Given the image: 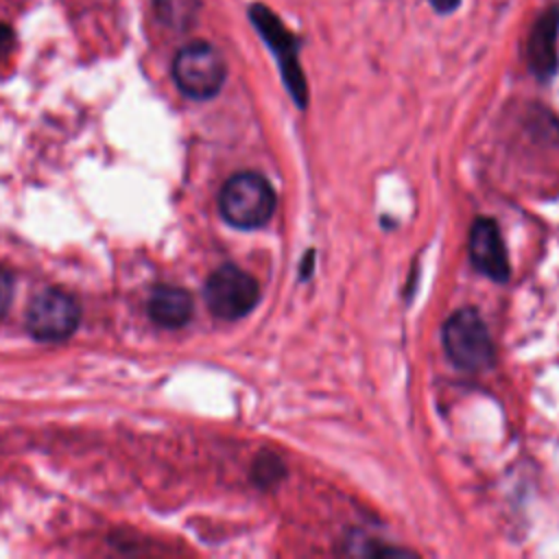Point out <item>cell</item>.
Here are the masks:
<instances>
[{
	"instance_id": "1",
	"label": "cell",
	"mask_w": 559,
	"mask_h": 559,
	"mask_svg": "<svg viewBox=\"0 0 559 559\" xmlns=\"http://www.w3.org/2000/svg\"><path fill=\"white\" fill-rule=\"evenodd\" d=\"M218 210L231 227L258 229L275 212V190L260 173H236L218 194Z\"/></svg>"
},
{
	"instance_id": "2",
	"label": "cell",
	"mask_w": 559,
	"mask_h": 559,
	"mask_svg": "<svg viewBox=\"0 0 559 559\" xmlns=\"http://www.w3.org/2000/svg\"><path fill=\"white\" fill-rule=\"evenodd\" d=\"M249 20L258 31V35L264 39V44L269 46V50L275 55L282 81L288 94L293 96L295 105L304 109L308 105V83L299 66V39L280 20V15L262 2L249 4Z\"/></svg>"
},
{
	"instance_id": "3",
	"label": "cell",
	"mask_w": 559,
	"mask_h": 559,
	"mask_svg": "<svg viewBox=\"0 0 559 559\" xmlns=\"http://www.w3.org/2000/svg\"><path fill=\"white\" fill-rule=\"evenodd\" d=\"M443 347L448 358L465 371H483L496 362V347L487 323L476 308H461L443 323Z\"/></svg>"
},
{
	"instance_id": "4",
	"label": "cell",
	"mask_w": 559,
	"mask_h": 559,
	"mask_svg": "<svg viewBox=\"0 0 559 559\" xmlns=\"http://www.w3.org/2000/svg\"><path fill=\"white\" fill-rule=\"evenodd\" d=\"M225 59L210 41H190L175 55L173 79L181 94L194 100H207L216 96L225 83Z\"/></svg>"
},
{
	"instance_id": "5",
	"label": "cell",
	"mask_w": 559,
	"mask_h": 559,
	"mask_svg": "<svg viewBox=\"0 0 559 559\" xmlns=\"http://www.w3.org/2000/svg\"><path fill=\"white\" fill-rule=\"evenodd\" d=\"M203 295L214 317L234 321L249 314L255 308L260 299V286L255 277L242 271L240 266L223 264L207 277Z\"/></svg>"
},
{
	"instance_id": "6",
	"label": "cell",
	"mask_w": 559,
	"mask_h": 559,
	"mask_svg": "<svg viewBox=\"0 0 559 559\" xmlns=\"http://www.w3.org/2000/svg\"><path fill=\"white\" fill-rule=\"evenodd\" d=\"M81 321L79 301L59 288H46L37 293L26 310L28 332L44 343H57L68 338Z\"/></svg>"
},
{
	"instance_id": "7",
	"label": "cell",
	"mask_w": 559,
	"mask_h": 559,
	"mask_svg": "<svg viewBox=\"0 0 559 559\" xmlns=\"http://www.w3.org/2000/svg\"><path fill=\"white\" fill-rule=\"evenodd\" d=\"M472 264L493 282H507L511 266L500 227L489 216H478L469 229Z\"/></svg>"
},
{
	"instance_id": "8",
	"label": "cell",
	"mask_w": 559,
	"mask_h": 559,
	"mask_svg": "<svg viewBox=\"0 0 559 559\" xmlns=\"http://www.w3.org/2000/svg\"><path fill=\"white\" fill-rule=\"evenodd\" d=\"M559 4L546 7L531 26L526 41V59L537 81L546 83L559 66Z\"/></svg>"
},
{
	"instance_id": "9",
	"label": "cell",
	"mask_w": 559,
	"mask_h": 559,
	"mask_svg": "<svg viewBox=\"0 0 559 559\" xmlns=\"http://www.w3.org/2000/svg\"><path fill=\"white\" fill-rule=\"evenodd\" d=\"M194 310L192 295L181 286H157L148 299V314L151 319L168 330L181 328L190 321Z\"/></svg>"
},
{
	"instance_id": "10",
	"label": "cell",
	"mask_w": 559,
	"mask_h": 559,
	"mask_svg": "<svg viewBox=\"0 0 559 559\" xmlns=\"http://www.w3.org/2000/svg\"><path fill=\"white\" fill-rule=\"evenodd\" d=\"M153 4L159 22L175 31L190 28L197 22L201 9V0H155Z\"/></svg>"
},
{
	"instance_id": "11",
	"label": "cell",
	"mask_w": 559,
	"mask_h": 559,
	"mask_svg": "<svg viewBox=\"0 0 559 559\" xmlns=\"http://www.w3.org/2000/svg\"><path fill=\"white\" fill-rule=\"evenodd\" d=\"M284 474H286L284 463H282V459L275 456L273 452H271V454H269V452L260 454L258 461H255V465H253V478H255V483H258L260 487H271V485H275L277 480L284 478Z\"/></svg>"
},
{
	"instance_id": "12",
	"label": "cell",
	"mask_w": 559,
	"mask_h": 559,
	"mask_svg": "<svg viewBox=\"0 0 559 559\" xmlns=\"http://www.w3.org/2000/svg\"><path fill=\"white\" fill-rule=\"evenodd\" d=\"M11 297H13V277L9 271L0 266V317H4L7 308L11 306Z\"/></svg>"
},
{
	"instance_id": "13",
	"label": "cell",
	"mask_w": 559,
	"mask_h": 559,
	"mask_svg": "<svg viewBox=\"0 0 559 559\" xmlns=\"http://www.w3.org/2000/svg\"><path fill=\"white\" fill-rule=\"evenodd\" d=\"M428 2L437 13H452L461 4V0H428Z\"/></svg>"
},
{
	"instance_id": "14",
	"label": "cell",
	"mask_w": 559,
	"mask_h": 559,
	"mask_svg": "<svg viewBox=\"0 0 559 559\" xmlns=\"http://www.w3.org/2000/svg\"><path fill=\"white\" fill-rule=\"evenodd\" d=\"M13 44V31L7 24H0V55L7 52Z\"/></svg>"
}]
</instances>
